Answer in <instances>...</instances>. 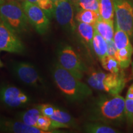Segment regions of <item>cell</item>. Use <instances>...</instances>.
<instances>
[{"instance_id":"d4e9b609","label":"cell","mask_w":133,"mask_h":133,"mask_svg":"<svg viewBox=\"0 0 133 133\" xmlns=\"http://www.w3.org/2000/svg\"><path fill=\"white\" fill-rule=\"evenodd\" d=\"M130 39L127 33L116 26L114 36V42L117 49L132 46Z\"/></svg>"},{"instance_id":"9c48e42d","label":"cell","mask_w":133,"mask_h":133,"mask_svg":"<svg viewBox=\"0 0 133 133\" xmlns=\"http://www.w3.org/2000/svg\"><path fill=\"white\" fill-rule=\"evenodd\" d=\"M30 102V98L19 88L8 83L0 84V103L8 108L23 107Z\"/></svg>"},{"instance_id":"6da1fadb","label":"cell","mask_w":133,"mask_h":133,"mask_svg":"<svg viewBox=\"0 0 133 133\" xmlns=\"http://www.w3.org/2000/svg\"><path fill=\"white\" fill-rule=\"evenodd\" d=\"M89 121H99L113 126L126 123L124 98L119 94H102L89 104L87 110Z\"/></svg>"},{"instance_id":"ffe728a7","label":"cell","mask_w":133,"mask_h":133,"mask_svg":"<svg viewBox=\"0 0 133 133\" xmlns=\"http://www.w3.org/2000/svg\"><path fill=\"white\" fill-rule=\"evenodd\" d=\"M132 54V46L122 48L120 49H117L115 57L117 59L119 66L123 70L127 69L130 65Z\"/></svg>"},{"instance_id":"52a82bcc","label":"cell","mask_w":133,"mask_h":133,"mask_svg":"<svg viewBox=\"0 0 133 133\" xmlns=\"http://www.w3.org/2000/svg\"><path fill=\"white\" fill-rule=\"evenodd\" d=\"M116 26L133 39V1L114 0Z\"/></svg>"},{"instance_id":"4dcf8cb0","label":"cell","mask_w":133,"mask_h":133,"mask_svg":"<svg viewBox=\"0 0 133 133\" xmlns=\"http://www.w3.org/2000/svg\"><path fill=\"white\" fill-rule=\"evenodd\" d=\"M3 64L2 61H1V59H0V68L3 67Z\"/></svg>"},{"instance_id":"8fae6325","label":"cell","mask_w":133,"mask_h":133,"mask_svg":"<svg viewBox=\"0 0 133 133\" xmlns=\"http://www.w3.org/2000/svg\"><path fill=\"white\" fill-rule=\"evenodd\" d=\"M25 46L16 33L0 19V51L22 54L25 51Z\"/></svg>"},{"instance_id":"f1b7e54d","label":"cell","mask_w":133,"mask_h":133,"mask_svg":"<svg viewBox=\"0 0 133 133\" xmlns=\"http://www.w3.org/2000/svg\"><path fill=\"white\" fill-rule=\"evenodd\" d=\"M69 1H70V2L72 3L73 4L75 5V4H76V3H77L79 0H69Z\"/></svg>"},{"instance_id":"cb8c5ba5","label":"cell","mask_w":133,"mask_h":133,"mask_svg":"<svg viewBox=\"0 0 133 133\" xmlns=\"http://www.w3.org/2000/svg\"><path fill=\"white\" fill-rule=\"evenodd\" d=\"M126 123L129 126H133V83L129 88L124 98Z\"/></svg>"},{"instance_id":"3957f363","label":"cell","mask_w":133,"mask_h":133,"mask_svg":"<svg viewBox=\"0 0 133 133\" xmlns=\"http://www.w3.org/2000/svg\"><path fill=\"white\" fill-rule=\"evenodd\" d=\"M0 19L17 35L27 32L29 22L22 3L7 0L0 6Z\"/></svg>"},{"instance_id":"2e32d148","label":"cell","mask_w":133,"mask_h":133,"mask_svg":"<svg viewBox=\"0 0 133 133\" xmlns=\"http://www.w3.org/2000/svg\"><path fill=\"white\" fill-rule=\"evenodd\" d=\"M84 132L88 133H117L120 131L112 126L99 121H91L86 123L83 126Z\"/></svg>"},{"instance_id":"7a4b0ae2","label":"cell","mask_w":133,"mask_h":133,"mask_svg":"<svg viewBox=\"0 0 133 133\" xmlns=\"http://www.w3.org/2000/svg\"><path fill=\"white\" fill-rule=\"evenodd\" d=\"M51 74L56 86L69 101L82 102L92 94L90 86L82 82L58 62L53 64Z\"/></svg>"},{"instance_id":"ac0fdd59","label":"cell","mask_w":133,"mask_h":133,"mask_svg":"<svg viewBox=\"0 0 133 133\" xmlns=\"http://www.w3.org/2000/svg\"><path fill=\"white\" fill-rule=\"evenodd\" d=\"M41 115H42L41 111L36 107L30 109L25 112L19 113L17 115L16 117L19 120L22 121L26 125L36 127V121Z\"/></svg>"},{"instance_id":"d6986e66","label":"cell","mask_w":133,"mask_h":133,"mask_svg":"<svg viewBox=\"0 0 133 133\" xmlns=\"http://www.w3.org/2000/svg\"><path fill=\"white\" fill-rule=\"evenodd\" d=\"M92 50L99 60H101L107 55V41L96 31L92 39Z\"/></svg>"},{"instance_id":"e0dca14e","label":"cell","mask_w":133,"mask_h":133,"mask_svg":"<svg viewBox=\"0 0 133 133\" xmlns=\"http://www.w3.org/2000/svg\"><path fill=\"white\" fill-rule=\"evenodd\" d=\"M49 118H51L53 120L65 124L69 126V128H76L78 126L76 120L74 117H73L66 111L60 109L56 106H55L52 114Z\"/></svg>"},{"instance_id":"9a60e30c","label":"cell","mask_w":133,"mask_h":133,"mask_svg":"<svg viewBox=\"0 0 133 133\" xmlns=\"http://www.w3.org/2000/svg\"><path fill=\"white\" fill-rule=\"evenodd\" d=\"M94 29L106 41L114 40L115 30L113 21L103 19L100 17L94 25Z\"/></svg>"},{"instance_id":"4316f807","label":"cell","mask_w":133,"mask_h":133,"mask_svg":"<svg viewBox=\"0 0 133 133\" xmlns=\"http://www.w3.org/2000/svg\"><path fill=\"white\" fill-rule=\"evenodd\" d=\"M26 1L39 6L45 12L49 19L52 17L54 3L52 0H26Z\"/></svg>"},{"instance_id":"44dd1931","label":"cell","mask_w":133,"mask_h":133,"mask_svg":"<svg viewBox=\"0 0 133 133\" xmlns=\"http://www.w3.org/2000/svg\"><path fill=\"white\" fill-rule=\"evenodd\" d=\"M100 17L99 13L91 10L81 9L78 11L75 19L78 22L86 23L94 26L96 22Z\"/></svg>"},{"instance_id":"5bb4252c","label":"cell","mask_w":133,"mask_h":133,"mask_svg":"<svg viewBox=\"0 0 133 133\" xmlns=\"http://www.w3.org/2000/svg\"><path fill=\"white\" fill-rule=\"evenodd\" d=\"M76 30L83 44L92 49V39L96 32L94 26L86 23L77 22Z\"/></svg>"},{"instance_id":"d6a6232c","label":"cell","mask_w":133,"mask_h":133,"mask_svg":"<svg viewBox=\"0 0 133 133\" xmlns=\"http://www.w3.org/2000/svg\"><path fill=\"white\" fill-rule=\"evenodd\" d=\"M16 1H19V2H22V1H25V0H16Z\"/></svg>"},{"instance_id":"5b68a950","label":"cell","mask_w":133,"mask_h":133,"mask_svg":"<svg viewBox=\"0 0 133 133\" xmlns=\"http://www.w3.org/2000/svg\"><path fill=\"white\" fill-rule=\"evenodd\" d=\"M58 63L75 76L81 79L84 74L88 71V68L78 53L71 46L67 44H62L57 49Z\"/></svg>"},{"instance_id":"f546056e","label":"cell","mask_w":133,"mask_h":133,"mask_svg":"<svg viewBox=\"0 0 133 133\" xmlns=\"http://www.w3.org/2000/svg\"><path fill=\"white\" fill-rule=\"evenodd\" d=\"M7 0H0V6L2 5L3 3H4Z\"/></svg>"},{"instance_id":"83f0119b","label":"cell","mask_w":133,"mask_h":133,"mask_svg":"<svg viewBox=\"0 0 133 133\" xmlns=\"http://www.w3.org/2000/svg\"><path fill=\"white\" fill-rule=\"evenodd\" d=\"M107 55L112 56L115 57L117 48H116L115 44L114 42V40L107 41Z\"/></svg>"},{"instance_id":"8992f818","label":"cell","mask_w":133,"mask_h":133,"mask_svg":"<svg viewBox=\"0 0 133 133\" xmlns=\"http://www.w3.org/2000/svg\"><path fill=\"white\" fill-rule=\"evenodd\" d=\"M11 71L20 81L26 85L43 89L46 87L44 79L34 65L23 61H12L10 65Z\"/></svg>"},{"instance_id":"ba28073f","label":"cell","mask_w":133,"mask_h":133,"mask_svg":"<svg viewBox=\"0 0 133 133\" xmlns=\"http://www.w3.org/2000/svg\"><path fill=\"white\" fill-rule=\"evenodd\" d=\"M74 7L69 0H61L54 3L52 17L64 31L70 33H74L76 31Z\"/></svg>"},{"instance_id":"4fadbf2b","label":"cell","mask_w":133,"mask_h":133,"mask_svg":"<svg viewBox=\"0 0 133 133\" xmlns=\"http://www.w3.org/2000/svg\"><path fill=\"white\" fill-rule=\"evenodd\" d=\"M36 127L41 130L45 131L46 133H61L62 131L59 129L69 128V126L53 120L47 116L41 115L36 121Z\"/></svg>"},{"instance_id":"30bf717a","label":"cell","mask_w":133,"mask_h":133,"mask_svg":"<svg viewBox=\"0 0 133 133\" xmlns=\"http://www.w3.org/2000/svg\"><path fill=\"white\" fill-rule=\"evenodd\" d=\"M21 3L30 24L36 32L41 35L47 33L49 30L50 19L45 12L39 6L26 0Z\"/></svg>"},{"instance_id":"603a6c76","label":"cell","mask_w":133,"mask_h":133,"mask_svg":"<svg viewBox=\"0 0 133 133\" xmlns=\"http://www.w3.org/2000/svg\"><path fill=\"white\" fill-rule=\"evenodd\" d=\"M100 61L105 70L115 74H119L123 72V69L119 66V63L115 57L107 55L100 60Z\"/></svg>"},{"instance_id":"1f68e13d","label":"cell","mask_w":133,"mask_h":133,"mask_svg":"<svg viewBox=\"0 0 133 133\" xmlns=\"http://www.w3.org/2000/svg\"><path fill=\"white\" fill-rule=\"evenodd\" d=\"M61 1V0H52L53 3H56L58 2V1Z\"/></svg>"},{"instance_id":"836d02e7","label":"cell","mask_w":133,"mask_h":133,"mask_svg":"<svg viewBox=\"0 0 133 133\" xmlns=\"http://www.w3.org/2000/svg\"><path fill=\"white\" fill-rule=\"evenodd\" d=\"M132 1H133V0H132Z\"/></svg>"},{"instance_id":"484cf974","label":"cell","mask_w":133,"mask_h":133,"mask_svg":"<svg viewBox=\"0 0 133 133\" xmlns=\"http://www.w3.org/2000/svg\"><path fill=\"white\" fill-rule=\"evenodd\" d=\"M74 6L78 11L81 9L91 10L99 12V0H79Z\"/></svg>"},{"instance_id":"277c9868","label":"cell","mask_w":133,"mask_h":133,"mask_svg":"<svg viewBox=\"0 0 133 133\" xmlns=\"http://www.w3.org/2000/svg\"><path fill=\"white\" fill-rule=\"evenodd\" d=\"M88 84L95 90L110 94H119L126 84L123 72L119 74L92 71L88 76Z\"/></svg>"},{"instance_id":"7c38bea8","label":"cell","mask_w":133,"mask_h":133,"mask_svg":"<svg viewBox=\"0 0 133 133\" xmlns=\"http://www.w3.org/2000/svg\"><path fill=\"white\" fill-rule=\"evenodd\" d=\"M0 132L9 133H46L45 131L26 125L18 119L0 116Z\"/></svg>"},{"instance_id":"7402d4cb","label":"cell","mask_w":133,"mask_h":133,"mask_svg":"<svg viewBox=\"0 0 133 133\" xmlns=\"http://www.w3.org/2000/svg\"><path fill=\"white\" fill-rule=\"evenodd\" d=\"M99 15L103 19L113 21L115 16L114 0H99Z\"/></svg>"}]
</instances>
